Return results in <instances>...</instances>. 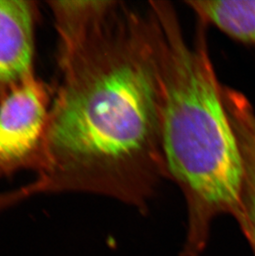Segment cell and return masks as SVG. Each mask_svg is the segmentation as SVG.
<instances>
[{"label": "cell", "instance_id": "cell-1", "mask_svg": "<svg viewBox=\"0 0 255 256\" xmlns=\"http://www.w3.org/2000/svg\"><path fill=\"white\" fill-rule=\"evenodd\" d=\"M59 63L36 168L39 192L97 194L148 212L169 179L152 10L116 0Z\"/></svg>", "mask_w": 255, "mask_h": 256}, {"label": "cell", "instance_id": "cell-2", "mask_svg": "<svg viewBox=\"0 0 255 256\" xmlns=\"http://www.w3.org/2000/svg\"><path fill=\"white\" fill-rule=\"evenodd\" d=\"M148 4L158 25L164 158L188 212L180 256H200L214 219L238 214L243 161L210 55L209 26L198 20L189 42L172 2Z\"/></svg>", "mask_w": 255, "mask_h": 256}, {"label": "cell", "instance_id": "cell-3", "mask_svg": "<svg viewBox=\"0 0 255 256\" xmlns=\"http://www.w3.org/2000/svg\"><path fill=\"white\" fill-rule=\"evenodd\" d=\"M50 96L49 87L32 74L0 102V178L24 168L36 170Z\"/></svg>", "mask_w": 255, "mask_h": 256}, {"label": "cell", "instance_id": "cell-4", "mask_svg": "<svg viewBox=\"0 0 255 256\" xmlns=\"http://www.w3.org/2000/svg\"><path fill=\"white\" fill-rule=\"evenodd\" d=\"M34 10L25 0H0V102L32 73Z\"/></svg>", "mask_w": 255, "mask_h": 256}, {"label": "cell", "instance_id": "cell-5", "mask_svg": "<svg viewBox=\"0 0 255 256\" xmlns=\"http://www.w3.org/2000/svg\"><path fill=\"white\" fill-rule=\"evenodd\" d=\"M231 124L243 161L240 206L234 218L255 256V112L243 108L232 116Z\"/></svg>", "mask_w": 255, "mask_h": 256}, {"label": "cell", "instance_id": "cell-6", "mask_svg": "<svg viewBox=\"0 0 255 256\" xmlns=\"http://www.w3.org/2000/svg\"><path fill=\"white\" fill-rule=\"evenodd\" d=\"M185 4L208 26L255 45V0H186Z\"/></svg>", "mask_w": 255, "mask_h": 256}, {"label": "cell", "instance_id": "cell-7", "mask_svg": "<svg viewBox=\"0 0 255 256\" xmlns=\"http://www.w3.org/2000/svg\"><path fill=\"white\" fill-rule=\"evenodd\" d=\"M116 0L50 2L60 36L59 54L72 48L103 18Z\"/></svg>", "mask_w": 255, "mask_h": 256}, {"label": "cell", "instance_id": "cell-8", "mask_svg": "<svg viewBox=\"0 0 255 256\" xmlns=\"http://www.w3.org/2000/svg\"><path fill=\"white\" fill-rule=\"evenodd\" d=\"M8 202L7 199L5 198V196L0 194V212H2L4 210H7Z\"/></svg>", "mask_w": 255, "mask_h": 256}]
</instances>
